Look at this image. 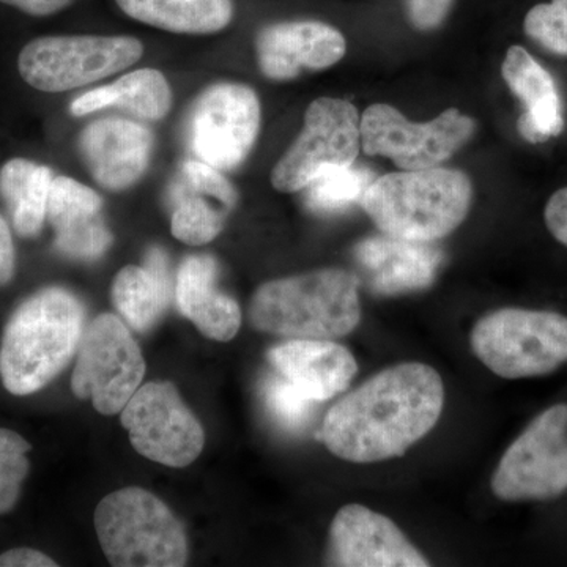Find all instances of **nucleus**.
Masks as SVG:
<instances>
[{"instance_id":"nucleus-1","label":"nucleus","mask_w":567,"mask_h":567,"mask_svg":"<svg viewBox=\"0 0 567 567\" xmlns=\"http://www.w3.org/2000/svg\"><path fill=\"white\" fill-rule=\"evenodd\" d=\"M443 405L445 388L434 368L395 364L339 399L319 439L336 457L353 464L401 457L435 427Z\"/></svg>"},{"instance_id":"nucleus-2","label":"nucleus","mask_w":567,"mask_h":567,"mask_svg":"<svg viewBox=\"0 0 567 567\" xmlns=\"http://www.w3.org/2000/svg\"><path fill=\"white\" fill-rule=\"evenodd\" d=\"M84 334V308L69 290L50 287L11 316L0 347V377L14 395L37 393L52 382Z\"/></svg>"},{"instance_id":"nucleus-3","label":"nucleus","mask_w":567,"mask_h":567,"mask_svg":"<svg viewBox=\"0 0 567 567\" xmlns=\"http://www.w3.org/2000/svg\"><path fill=\"white\" fill-rule=\"evenodd\" d=\"M360 281L341 268H323L262 284L249 305L257 331L289 339H338L361 322Z\"/></svg>"},{"instance_id":"nucleus-4","label":"nucleus","mask_w":567,"mask_h":567,"mask_svg":"<svg viewBox=\"0 0 567 567\" xmlns=\"http://www.w3.org/2000/svg\"><path fill=\"white\" fill-rule=\"evenodd\" d=\"M472 200L468 175L431 167L375 178L360 205L383 234L432 244L465 221Z\"/></svg>"},{"instance_id":"nucleus-5","label":"nucleus","mask_w":567,"mask_h":567,"mask_svg":"<svg viewBox=\"0 0 567 567\" xmlns=\"http://www.w3.org/2000/svg\"><path fill=\"white\" fill-rule=\"evenodd\" d=\"M473 352L505 380L540 379L567 365V312L507 306L477 320Z\"/></svg>"},{"instance_id":"nucleus-6","label":"nucleus","mask_w":567,"mask_h":567,"mask_svg":"<svg viewBox=\"0 0 567 567\" xmlns=\"http://www.w3.org/2000/svg\"><path fill=\"white\" fill-rule=\"evenodd\" d=\"M95 528L107 561L118 567H181L188 561L185 529L158 496L125 487L104 496Z\"/></svg>"},{"instance_id":"nucleus-7","label":"nucleus","mask_w":567,"mask_h":567,"mask_svg":"<svg viewBox=\"0 0 567 567\" xmlns=\"http://www.w3.org/2000/svg\"><path fill=\"white\" fill-rule=\"evenodd\" d=\"M505 503H554L567 496V399L551 402L506 447L491 481Z\"/></svg>"},{"instance_id":"nucleus-8","label":"nucleus","mask_w":567,"mask_h":567,"mask_svg":"<svg viewBox=\"0 0 567 567\" xmlns=\"http://www.w3.org/2000/svg\"><path fill=\"white\" fill-rule=\"evenodd\" d=\"M144 44L130 35H47L22 48L18 70L40 92L84 87L141 61Z\"/></svg>"},{"instance_id":"nucleus-9","label":"nucleus","mask_w":567,"mask_h":567,"mask_svg":"<svg viewBox=\"0 0 567 567\" xmlns=\"http://www.w3.org/2000/svg\"><path fill=\"white\" fill-rule=\"evenodd\" d=\"M360 125L357 107L347 100L322 96L309 104L303 130L271 171L276 192H303L328 171L352 166L361 148Z\"/></svg>"},{"instance_id":"nucleus-10","label":"nucleus","mask_w":567,"mask_h":567,"mask_svg":"<svg viewBox=\"0 0 567 567\" xmlns=\"http://www.w3.org/2000/svg\"><path fill=\"white\" fill-rule=\"evenodd\" d=\"M361 148L371 156H386L401 171L439 167L472 140L476 122L450 107L434 121L415 123L390 106L377 103L361 117Z\"/></svg>"},{"instance_id":"nucleus-11","label":"nucleus","mask_w":567,"mask_h":567,"mask_svg":"<svg viewBox=\"0 0 567 567\" xmlns=\"http://www.w3.org/2000/svg\"><path fill=\"white\" fill-rule=\"evenodd\" d=\"M145 361L137 342L117 316L93 319L78 347L71 390L91 399L96 412L115 415L140 390Z\"/></svg>"},{"instance_id":"nucleus-12","label":"nucleus","mask_w":567,"mask_h":567,"mask_svg":"<svg viewBox=\"0 0 567 567\" xmlns=\"http://www.w3.org/2000/svg\"><path fill=\"white\" fill-rule=\"evenodd\" d=\"M122 425L141 456L173 468L192 465L204 450L203 425L169 382L140 388L122 410Z\"/></svg>"},{"instance_id":"nucleus-13","label":"nucleus","mask_w":567,"mask_h":567,"mask_svg":"<svg viewBox=\"0 0 567 567\" xmlns=\"http://www.w3.org/2000/svg\"><path fill=\"white\" fill-rule=\"evenodd\" d=\"M260 121L259 96L251 87L237 82L212 85L193 106L189 122L193 151L216 169H235L251 153Z\"/></svg>"},{"instance_id":"nucleus-14","label":"nucleus","mask_w":567,"mask_h":567,"mask_svg":"<svg viewBox=\"0 0 567 567\" xmlns=\"http://www.w3.org/2000/svg\"><path fill=\"white\" fill-rule=\"evenodd\" d=\"M346 37L319 20L270 22L256 35L259 69L271 81H290L303 73L330 69L344 58Z\"/></svg>"},{"instance_id":"nucleus-15","label":"nucleus","mask_w":567,"mask_h":567,"mask_svg":"<svg viewBox=\"0 0 567 567\" xmlns=\"http://www.w3.org/2000/svg\"><path fill=\"white\" fill-rule=\"evenodd\" d=\"M330 559L342 567L431 566L391 518L361 505H347L336 514Z\"/></svg>"},{"instance_id":"nucleus-16","label":"nucleus","mask_w":567,"mask_h":567,"mask_svg":"<svg viewBox=\"0 0 567 567\" xmlns=\"http://www.w3.org/2000/svg\"><path fill=\"white\" fill-rule=\"evenodd\" d=\"M153 134L126 118H100L85 126L80 151L89 173L103 188L122 192L134 185L151 163Z\"/></svg>"},{"instance_id":"nucleus-17","label":"nucleus","mask_w":567,"mask_h":567,"mask_svg":"<svg viewBox=\"0 0 567 567\" xmlns=\"http://www.w3.org/2000/svg\"><path fill=\"white\" fill-rule=\"evenodd\" d=\"M102 208V196L95 189L65 175L52 178L47 219L59 251L78 260L102 257L112 244Z\"/></svg>"},{"instance_id":"nucleus-18","label":"nucleus","mask_w":567,"mask_h":567,"mask_svg":"<svg viewBox=\"0 0 567 567\" xmlns=\"http://www.w3.org/2000/svg\"><path fill=\"white\" fill-rule=\"evenodd\" d=\"M268 361L315 402L344 393L358 372L352 352L331 339H289L268 352Z\"/></svg>"},{"instance_id":"nucleus-19","label":"nucleus","mask_w":567,"mask_h":567,"mask_svg":"<svg viewBox=\"0 0 567 567\" xmlns=\"http://www.w3.org/2000/svg\"><path fill=\"white\" fill-rule=\"evenodd\" d=\"M354 259L368 274L372 292L399 295L431 286L443 254L431 244L383 234L360 241Z\"/></svg>"},{"instance_id":"nucleus-20","label":"nucleus","mask_w":567,"mask_h":567,"mask_svg":"<svg viewBox=\"0 0 567 567\" xmlns=\"http://www.w3.org/2000/svg\"><path fill=\"white\" fill-rule=\"evenodd\" d=\"M502 74L509 91L524 104V114L517 123L520 136L532 144L559 136L565 130V115L550 71L524 47L513 44L506 51Z\"/></svg>"},{"instance_id":"nucleus-21","label":"nucleus","mask_w":567,"mask_h":567,"mask_svg":"<svg viewBox=\"0 0 567 567\" xmlns=\"http://www.w3.org/2000/svg\"><path fill=\"white\" fill-rule=\"evenodd\" d=\"M215 259L210 256H192L183 260L175 284V300L186 319L197 330L215 341L227 342L241 327L240 306L229 295L216 289Z\"/></svg>"},{"instance_id":"nucleus-22","label":"nucleus","mask_w":567,"mask_h":567,"mask_svg":"<svg viewBox=\"0 0 567 567\" xmlns=\"http://www.w3.org/2000/svg\"><path fill=\"white\" fill-rule=\"evenodd\" d=\"M128 20L177 33L216 35L227 31L237 17V0H112Z\"/></svg>"},{"instance_id":"nucleus-23","label":"nucleus","mask_w":567,"mask_h":567,"mask_svg":"<svg viewBox=\"0 0 567 567\" xmlns=\"http://www.w3.org/2000/svg\"><path fill=\"white\" fill-rule=\"evenodd\" d=\"M171 297L169 270L163 251L152 249L145 267L122 268L112 284V300L123 319L147 333L166 311Z\"/></svg>"},{"instance_id":"nucleus-24","label":"nucleus","mask_w":567,"mask_h":567,"mask_svg":"<svg viewBox=\"0 0 567 567\" xmlns=\"http://www.w3.org/2000/svg\"><path fill=\"white\" fill-rule=\"evenodd\" d=\"M52 178L50 167L31 159L13 158L0 167V197L21 237H37L43 229Z\"/></svg>"},{"instance_id":"nucleus-25","label":"nucleus","mask_w":567,"mask_h":567,"mask_svg":"<svg viewBox=\"0 0 567 567\" xmlns=\"http://www.w3.org/2000/svg\"><path fill=\"white\" fill-rule=\"evenodd\" d=\"M114 106L145 121H162L173 107V91L162 71L134 70L112 82Z\"/></svg>"},{"instance_id":"nucleus-26","label":"nucleus","mask_w":567,"mask_h":567,"mask_svg":"<svg viewBox=\"0 0 567 567\" xmlns=\"http://www.w3.org/2000/svg\"><path fill=\"white\" fill-rule=\"evenodd\" d=\"M374 174L364 167H338L328 171L305 188L306 204L317 213H339L360 205Z\"/></svg>"},{"instance_id":"nucleus-27","label":"nucleus","mask_w":567,"mask_h":567,"mask_svg":"<svg viewBox=\"0 0 567 567\" xmlns=\"http://www.w3.org/2000/svg\"><path fill=\"white\" fill-rule=\"evenodd\" d=\"M31 443L20 434L0 429V514L10 513L20 499L22 483L31 470Z\"/></svg>"},{"instance_id":"nucleus-28","label":"nucleus","mask_w":567,"mask_h":567,"mask_svg":"<svg viewBox=\"0 0 567 567\" xmlns=\"http://www.w3.org/2000/svg\"><path fill=\"white\" fill-rule=\"evenodd\" d=\"M224 212L216 210L200 197L183 200L173 215L171 230L186 245H207L221 234Z\"/></svg>"},{"instance_id":"nucleus-29","label":"nucleus","mask_w":567,"mask_h":567,"mask_svg":"<svg viewBox=\"0 0 567 567\" xmlns=\"http://www.w3.org/2000/svg\"><path fill=\"white\" fill-rule=\"evenodd\" d=\"M524 32L543 50L567 58V0L536 3L525 14Z\"/></svg>"},{"instance_id":"nucleus-30","label":"nucleus","mask_w":567,"mask_h":567,"mask_svg":"<svg viewBox=\"0 0 567 567\" xmlns=\"http://www.w3.org/2000/svg\"><path fill=\"white\" fill-rule=\"evenodd\" d=\"M265 404L276 423L287 431H301L311 421L315 401L284 377H270L264 385Z\"/></svg>"},{"instance_id":"nucleus-31","label":"nucleus","mask_w":567,"mask_h":567,"mask_svg":"<svg viewBox=\"0 0 567 567\" xmlns=\"http://www.w3.org/2000/svg\"><path fill=\"white\" fill-rule=\"evenodd\" d=\"M183 171L197 192L215 197L226 210H233L238 200L237 192L233 183L226 181L221 171L204 162H188Z\"/></svg>"},{"instance_id":"nucleus-32","label":"nucleus","mask_w":567,"mask_h":567,"mask_svg":"<svg viewBox=\"0 0 567 567\" xmlns=\"http://www.w3.org/2000/svg\"><path fill=\"white\" fill-rule=\"evenodd\" d=\"M456 0H404L406 20L421 32L439 29L450 17Z\"/></svg>"},{"instance_id":"nucleus-33","label":"nucleus","mask_w":567,"mask_h":567,"mask_svg":"<svg viewBox=\"0 0 567 567\" xmlns=\"http://www.w3.org/2000/svg\"><path fill=\"white\" fill-rule=\"evenodd\" d=\"M544 224L550 237L567 249V186L548 197L544 207Z\"/></svg>"},{"instance_id":"nucleus-34","label":"nucleus","mask_w":567,"mask_h":567,"mask_svg":"<svg viewBox=\"0 0 567 567\" xmlns=\"http://www.w3.org/2000/svg\"><path fill=\"white\" fill-rule=\"evenodd\" d=\"M76 0H0V3L10 9L20 11L33 18H48L69 10Z\"/></svg>"},{"instance_id":"nucleus-35","label":"nucleus","mask_w":567,"mask_h":567,"mask_svg":"<svg viewBox=\"0 0 567 567\" xmlns=\"http://www.w3.org/2000/svg\"><path fill=\"white\" fill-rule=\"evenodd\" d=\"M112 106H114V93H112L111 84H107L78 96V99L71 103V112H73V115H76V117H84V115L93 114V112Z\"/></svg>"},{"instance_id":"nucleus-36","label":"nucleus","mask_w":567,"mask_h":567,"mask_svg":"<svg viewBox=\"0 0 567 567\" xmlns=\"http://www.w3.org/2000/svg\"><path fill=\"white\" fill-rule=\"evenodd\" d=\"M54 567L58 563L33 548H13L0 555V567Z\"/></svg>"},{"instance_id":"nucleus-37","label":"nucleus","mask_w":567,"mask_h":567,"mask_svg":"<svg viewBox=\"0 0 567 567\" xmlns=\"http://www.w3.org/2000/svg\"><path fill=\"white\" fill-rule=\"evenodd\" d=\"M14 275V246L9 224L0 215V286H6Z\"/></svg>"}]
</instances>
